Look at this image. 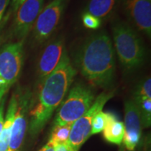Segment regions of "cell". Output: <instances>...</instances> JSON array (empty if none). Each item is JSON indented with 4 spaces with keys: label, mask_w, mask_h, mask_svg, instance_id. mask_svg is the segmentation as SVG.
Here are the masks:
<instances>
[{
    "label": "cell",
    "mask_w": 151,
    "mask_h": 151,
    "mask_svg": "<svg viewBox=\"0 0 151 151\" xmlns=\"http://www.w3.org/2000/svg\"><path fill=\"white\" fill-rule=\"evenodd\" d=\"M76 70L67 52L55 69L40 83L37 101L30 109L29 132L36 136L42 131L52 113L61 104L73 82Z\"/></svg>",
    "instance_id": "1"
},
{
    "label": "cell",
    "mask_w": 151,
    "mask_h": 151,
    "mask_svg": "<svg viewBox=\"0 0 151 151\" xmlns=\"http://www.w3.org/2000/svg\"><path fill=\"white\" fill-rule=\"evenodd\" d=\"M77 67L92 86L107 88L116 72L114 50L110 38L104 33L90 37L77 56Z\"/></svg>",
    "instance_id": "2"
},
{
    "label": "cell",
    "mask_w": 151,
    "mask_h": 151,
    "mask_svg": "<svg viewBox=\"0 0 151 151\" xmlns=\"http://www.w3.org/2000/svg\"><path fill=\"white\" fill-rule=\"evenodd\" d=\"M114 46L118 59L127 70H133L142 65L145 50L142 41L128 24L119 22L113 27Z\"/></svg>",
    "instance_id": "3"
},
{
    "label": "cell",
    "mask_w": 151,
    "mask_h": 151,
    "mask_svg": "<svg viewBox=\"0 0 151 151\" xmlns=\"http://www.w3.org/2000/svg\"><path fill=\"white\" fill-rule=\"evenodd\" d=\"M94 99L95 97L91 88L81 83L73 86L67 97L60 105L54 125L73 124L89 110Z\"/></svg>",
    "instance_id": "4"
},
{
    "label": "cell",
    "mask_w": 151,
    "mask_h": 151,
    "mask_svg": "<svg viewBox=\"0 0 151 151\" xmlns=\"http://www.w3.org/2000/svg\"><path fill=\"white\" fill-rule=\"evenodd\" d=\"M23 42L7 43L0 50V103L18 81L23 64Z\"/></svg>",
    "instance_id": "5"
},
{
    "label": "cell",
    "mask_w": 151,
    "mask_h": 151,
    "mask_svg": "<svg viewBox=\"0 0 151 151\" xmlns=\"http://www.w3.org/2000/svg\"><path fill=\"white\" fill-rule=\"evenodd\" d=\"M114 95L113 92H101L94 99L93 104L83 116L74 122L71 126L68 143L73 151H78L83 143L90 137L92 122L96 113L102 111L107 101Z\"/></svg>",
    "instance_id": "6"
},
{
    "label": "cell",
    "mask_w": 151,
    "mask_h": 151,
    "mask_svg": "<svg viewBox=\"0 0 151 151\" xmlns=\"http://www.w3.org/2000/svg\"><path fill=\"white\" fill-rule=\"evenodd\" d=\"M65 0H52L43 7L32 28L34 39L37 43L44 42L56 29L61 18Z\"/></svg>",
    "instance_id": "7"
},
{
    "label": "cell",
    "mask_w": 151,
    "mask_h": 151,
    "mask_svg": "<svg viewBox=\"0 0 151 151\" xmlns=\"http://www.w3.org/2000/svg\"><path fill=\"white\" fill-rule=\"evenodd\" d=\"M18 107L11 128L9 148L7 151H18L25 134L27 124V115L32 104V94L29 90H18Z\"/></svg>",
    "instance_id": "8"
},
{
    "label": "cell",
    "mask_w": 151,
    "mask_h": 151,
    "mask_svg": "<svg viewBox=\"0 0 151 151\" xmlns=\"http://www.w3.org/2000/svg\"><path fill=\"white\" fill-rule=\"evenodd\" d=\"M44 0H24L14 14L13 34L17 41L23 42L32 30L36 20L43 8Z\"/></svg>",
    "instance_id": "9"
},
{
    "label": "cell",
    "mask_w": 151,
    "mask_h": 151,
    "mask_svg": "<svg viewBox=\"0 0 151 151\" xmlns=\"http://www.w3.org/2000/svg\"><path fill=\"white\" fill-rule=\"evenodd\" d=\"M124 147L129 151H133L141 140L142 123L139 109L133 99L124 104Z\"/></svg>",
    "instance_id": "10"
},
{
    "label": "cell",
    "mask_w": 151,
    "mask_h": 151,
    "mask_svg": "<svg viewBox=\"0 0 151 151\" xmlns=\"http://www.w3.org/2000/svg\"><path fill=\"white\" fill-rule=\"evenodd\" d=\"M65 52V44L62 39H55L46 45L37 63V76L40 83L55 69Z\"/></svg>",
    "instance_id": "11"
},
{
    "label": "cell",
    "mask_w": 151,
    "mask_h": 151,
    "mask_svg": "<svg viewBox=\"0 0 151 151\" xmlns=\"http://www.w3.org/2000/svg\"><path fill=\"white\" fill-rule=\"evenodd\" d=\"M124 10L140 31L151 35V0H124Z\"/></svg>",
    "instance_id": "12"
},
{
    "label": "cell",
    "mask_w": 151,
    "mask_h": 151,
    "mask_svg": "<svg viewBox=\"0 0 151 151\" xmlns=\"http://www.w3.org/2000/svg\"><path fill=\"white\" fill-rule=\"evenodd\" d=\"M124 123L118 120L112 113H106V124L103 136L109 142L120 145L123 140Z\"/></svg>",
    "instance_id": "13"
},
{
    "label": "cell",
    "mask_w": 151,
    "mask_h": 151,
    "mask_svg": "<svg viewBox=\"0 0 151 151\" xmlns=\"http://www.w3.org/2000/svg\"><path fill=\"white\" fill-rule=\"evenodd\" d=\"M17 107H18V95L17 92H14L9 101L6 118L4 122L3 129L0 134V151L8 150L11 128H12Z\"/></svg>",
    "instance_id": "14"
},
{
    "label": "cell",
    "mask_w": 151,
    "mask_h": 151,
    "mask_svg": "<svg viewBox=\"0 0 151 151\" xmlns=\"http://www.w3.org/2000/svg\"><path fill=\"white\" fill-rule=\"evenodd\" d=\"M116 2V0H90L86 12L101 20L111 14Z\"/></svg>",
    "instance_id": "15"
},
{
    "label": "cell",
    "mask_w": 151,
    "mask_h": 151,
    "mask_svg": "<svg viewBox=\"0 0 151 151\" xmlns=\"http://www.w3.org/2000/svg\"><path fill=\"white\" fill-rule=\"evenodd\" d=\"M72 124H67L64 125H54L50 135V142L52 145L68 142Z\"/></svg>",
    "instance_id": "16"
},
{
    "label": "cell",
    "mask_w": 151,
    "mask_h": 151,
    "mask_svg": "<svg viewBox=\"0 0 151 151\" xmlns=\"http://www.w3.org/2000/svg\"><path fill=\"white\" fill-rule=\"evenodd\" d=\"M133 100L139 109L143 127H149L151 124V99Z\"/></svg>",
    "instance_id": "17"
},
{
    "label": "cell",
    "mask_w": 151,
    "mask_h": 151,
    "mask_svg": "<svg viewBox=\"0 0 151 151\" xmlns=\"http://www.w3.org/2000/svg\"><path fill=\"white\" fill-rule=\"evenodd\" d=\"M151 99V78L148 77L138 85L133 99Z\"/></svg>",
    "instance_id": "18"
},
{
    "label": "cell",
    "mask_w": 151,
    "mask_h": 151,
    "mask_svg": "<svg viewBox=\"0 0 151 151\" xmlns=\"http://www.w3.org/2000/svg\"><path fill=\"white\" fill-rule=\"evenodd\" d=\"M106 124V113L100 111L96 113L92 122L90 137L102 132Z\"/></svg>",
    "instance_id": "19"
},
{
    "label": "cell",
    "mask_w": 151,
    "mask_h": 151,
    "mask_svg": "<svg viewBox=\"0 0 151 151\" xmlns=\"http://www.w3.org/2000/svg\"><path fill=\"white\" fill-rule=\"evenodd\" d=\"M83 23L84 26L88 29H96L100 27L101 24V20L96 18L92 15L86 12L82 16Z\"/></svg>",
    "instance_id": "20"
},
{
    "label": "cell",
    "mask_w": 151,
    "mask_h": 151,
    "mask_svg": "<svg viewBox=\"0 0 151 151\" xmlns=\"http://www.w3.org/2000/svg\"><path fill=\"white\" fill-rule=\"evenodd\" d=\"M54 148L55 151H73L68 142L55 145Z\"/></svg>",
    "instance_id": "21"
},
{
    "label": "cell",
    "mask_w": 151,
    "mask_h": 151,
    "mask_svg": "<svg viewBox=\"0 0 151 151\" xmlns=\"http://www.w3.org/2000/svg\"><path fill=\"white\" fill-rule=\"evenodd\" d=\"M10 1L11 0H0V21L1 20L3 15Z\"/></svg>",
    "instance_id": "22"
},
{
    "label": "cell",
    "mask_w": 151,
    "mask_h": 151,
    "mask_svg": "<svg viewBox=\"0 0 151 151\" xmlns=\"http://www.w3.org/2000/svg\"><path fill=\"white\" fill-rule=\"evenodd\" d=\"M24 0H11V10L13 14H15L17 9Z\"/></svg>",
    "instance_id": "23"
},
{
    "label": "cell",
    "mask_w": 151,
    "mask_h": 151,
    "mask_svg": "<svg viewBox=\"0 0 151 151\" xmlns=\"http://www.w3.org/2000/svg\"><path fill=\"white\" fill-rule=\"evenodd\" d=\"M4 101H1V103H0V134L2 131L4 122Z\"/></svg>",
    "instance_id": "24"
},
{
    "label": "cell",
    "mask_w": 151,
    "mask_h": 151,
    "mask_svg": "<svg viewBox=\"0 0 151 151\" xmlns=\"http://www.w3.org/2000/svg\"><path fill=\"white\" fill-rule=\"evenodd\" d=\"M39 151H55L54 146L52 145V143L48 141V142L44 146L42 147Z\"/></svg>",
    "instance_id": "25"
}]
</instances>
